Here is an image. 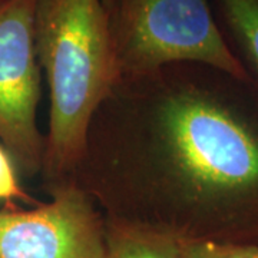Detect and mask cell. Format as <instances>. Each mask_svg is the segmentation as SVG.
I'll return each instance as SVG.
<instances>
[{"label": "cell", "mask_w": 258, "mask_h": 258, "mask_svg": "<svg viewBox=\"0 0 258 258\" xmlns=\"http://www.w3.org/2000/svg\"><path fill=\"white\" fill-rule=\"evenodd\" d=\"M0 258H106L105 231L74 185L28 211H0Z\"/></svg>", "instance_id": "obj_5"}, {"label": "cell", "mask_w": 258, "mask_h": 258, "mask_svg": "<svg viewBox=\"0 0 258 258\" xmlns=\"http://www.w3.org/2000/svg\"><path fill=\"white\" fill-rule=\"evenodd\" d=\"M35 50L50 91L43 166L60 175L82 158L91 120L120 74L103 0H36Z\"/></svg>", "instance_id": "obj_2"}, {"label": "cell", "mask_w": 258, "mask_h": 258, "mask_svg": "<svg viewBox=\"0 0 258 258\" xmlns=\"http://www.w3.org/2000/svg\"><path fill=\"white\" fill-rule=\"evenodd\" d=\"M158 139L197 238L258 234L257 118L191 85L161 106Z\"/></svg>", "instance_id": "obj_1"}, {"label": "cell", "mask_w": 258, "mask_h": 258, "mask_svg": "<svg viewBox=\"0 0 258 258\" xmlns=\"http://www.w3.org/2000/svg\"><path fill=\"white\" fill-rule=\"evenodd\" d=\"M112 33L120 72L148 74L186 62L251 82L208 0H120Z\"/></svg>", "instance_id": "obj_3"}, {"label": "cell", "mask_w": 258, "mask_h": 258, "mask_svg": "<svg viewBox=\"0 0 258 258\" xmlns=\"http://www.w3.org/2000/svg\"><path fill=\"white\" fill-rule=\"evenodd\" d=\"M119 2H120V0H118V3H119Z\"/></svg>", "instance_id": "obj_10"}, {"label": "cell", "mask_w": 258, "mask_h": 258, "mask_svg": "<svg viewBox=\"0 0 258 258\" xmlns=\"http://www.w3.org/2000/svg\"><path fill=\"white\" fill-rule=\"evenodd\" d=\"M178 237L184 258H258L257 242Z\"/></svg>", "instance_id": "obj_8"}, {"label": "cell", "mask_w": 258, "mask_h": 258, "mask_svg": "<svg viewBox=\"0 0 258 258\" xmlns=\"http://www.w3.org/2000/svg\"><path fill=\"white\" fill-rule=\"evenodd\" d=\"M217 6L244 59L242 66L258 81V0H217Z\"/></svg>", "instance_id": "obj_7"}, {"label": "cell", "mask_w": 258, "mask_h": 258, "mask_svg": "<svg viewBox=\"0 0 258 258\" xmlns=\"http://www.w3.org/2000/svg\"><path fill=\"white\" fill-rule=\"evenodd\" d=\"M36 0H0V141L28 175L43 166L37 128L40 66L33 36Z\"/></svg>", "instance_id": "obj_4"}, {"label": "cell", "mask_w": 258, "mask_h": 258, "mask_svg": "<svg viewBox=\"0 0 258 258\" xmlns=\"http://www.w3.org/2000/svg\"><path fill=\"white\" fill-rule=\"evenodd\" d=\"M35 203L19 184L16 164L8 149L0 145V203L10 204L13 201ZM36 204V203H35Z\"/></svg>", "instance_id": "obj_9"}, {"label": "cell", "mask_w": 258, "mask_h": 258, "mask_svg": "<svg viewBox=\"0 0 258 258\" xmlns=\"http://www.w3.org/2000/svg\"><path fill=\"white\" fill-rule=\"evenodd\" d=\"M106 258H184L179 237L161 231L115 225L105 232Z\"/></svg>", "instance_id": "obj_6"}]
</instances>
